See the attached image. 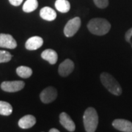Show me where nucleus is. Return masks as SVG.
<instances>
[{
    "mask_svg": "<svg viewBox=\"0 0 132 132\" xmlns=\"http://www.w3.org/2000/svg\"><path fill=\"white\" fill-rule=\"evenodd\" d=\"M74 69V63L70 59H66L59 66L58 73L62 77L70 75Z\"/></svg>",
    "mask_w": 132,
    "mask_h": 132,
    "instance_id": "7",
    "label": "nucleus"
},
{
    "mask_svg": "<svg viewBox=\"0 0 132 132\" xmlns=\"http://www.w3.org/2000/svg\"><path fill=\"white\" fill-rule=\"evenodd\" d=\"M43 44V40L42 38L39 36H34L29 38L25 43V47L27 50L33 51L38 49L40 48Z\"/></svg>",
    "mask_w": 132,
    "mask_h": 132,
    "instance_id": "11",
    "label": "nucleus"
},
{
    "mask_svg": "<svg viewBox=\"0 0 132 132\" xmlns=\"http://www.w3.org/2000/svg\"><path fill=\"white\" fill-rule=\"evenodd\" d=\"M112 126L120 131L132 132V123L125 119H116L112 122Z\"/></svg>",
    "mask_w": 132,
    "mask_h": 132,
    "instance_id": "9",
    "label": "nucleus"
},
{
    "mask_svg": "<svg viewBox=\"0 0 132 132\" xmlns=\"http://www.w3.org/2000/svg\"><path fill=\"white\" fill-rule=\"evenodd\" d=\"M100 79L102 85L108 90L109 93L118 96L122 94V87L113 76L106 72H104L100 76Z\"/></svg>",
    "mask_w": 132,
    "mask_h": 132,
    "instance_id": "2",
    "label": "nucleus"
},
{
    "mask_svg": "<svg viewBox=\"0 0 132 132\" xmlns=\"http://www.w3.org/2000/svg\"><path fill=\"white\" fill-rule=\"evenodd\" d=\"M57 91L53 87H48L45 88L40 94V98L44 104L52 103L57 98Z\"/></svg>",
    "mask_w": 132,
    "mask_h": 132,
    "instance_id": "6",
    "label": "nucleus"
},
{
    "mask_svg": "<svg viewBox=\"0 0 132 132\" xmlns=\"http://www.w3.org/2000/svg\"><path fill=\"white\" fill-rule=\"evenodd\" d=\"M40 15L43 19L52 21L55 20L57 18V13L55 10L49 7H44L40 11Z\"/></svg>",
    "mask_w": 132,
    "mask_h": 132,
    "instance_id": "13",
    "label": "nucleus"
},
{
    "mask_svg": "<svg viewBox=\"0 0 132 132\" xmlns=\"http://www.w3.org/2000/svg\"><path fill=\"white\" fill-rule=\"evenodd\" d=\"M81 27V19L79 17H75L68 21L64 28V34L66 37H73L78 32Z\"/></svg>",
    "mask_w": 132,
    "mask_h": 132,
    "instance_id": "4",
    "label": "nucleus"
},
{
    "mask_svg": "<svg viewBox=\"0 0 132 132\" xmlns=\"http://www.w3.org/2000/svg\"><path fill=\"white\" fill-rule=\"evenodd\" d=\"M17 46V43L9 34H0V47L13 49Z\"/></svg>",
    "mask_w": 132,
    "mask_h": 132,
    "instance_id": "8",
    "label": "nucleus"
},
{
    "mask_svg": "<svg viewBox=\"0 0 132 132\" xmlns=\"http://www.w3.org/2000/svg\"><path fill=\"white\" fill-rule=\"evenodd\" d=\"M41 57L44 60L48 61L51 65H54L57 62V53L53 49H46L41 54Z\"/></svg>",
    "mask_w": 132,
    "mask_h": 132,
    "instance_id": "14",
    "label": "nucleus"
},
{
    "mask_svg": "<svg viewBox=\"0 0 132 132\" xmlns=\"http://www.w3.org/2000/svg\"><path fill=\"white\" fill-rule=\"evenodd\" d=\"M60 131L57 129V128H51L50 130H49V132H59Z\"/></svg>",
    "mask_w": 132,
    "mask_h": 132,
    "instance_id": "23",
    "label": "nucleus"
},
{
    "mask_svg": "<svg viewBox=\"0 0 132 132\" xmlns=\"http://www.w3.org/2000/svg\"><path fill=\"white\" fill-rule=\"evenodd\" d=\"M95 5L98 8H106L109 5V0H93Z\"/></svg>",
    "mask_w": 132,
    "mask_h": 132,
    "instance_id": "20",
    "label": "nucleus"
},
{
    "mask_svg": "<svg viewBox=\"0 0 132 132\" xmlns=\"http://www.w3.org/2000/svg\"><path fill=\"white\" fill-rule=\"evenodd\" d=\"M60 122L61 125L68 131L73 132L75 131L76 125L71 118L65 112H62L60 115Z\"/></svg>",
    "mask_w": 132,
    "mask_h": 132,
    "instance_id": "10",
    "label": "nucleus"
},
{
    "mask_svg": "<svg viewBox=\"0 0 132 132\" xmlns=\"http://www.w3.org/2000/svg\"><path fill=\"white\" fill-rule=\"evenodd\" d=\"M38 0H27L24 2L22 9L25 13H31L38 8Z\"/></svg>",
    "mask_w": 132,
    "mask_h": 132,
    "instance_id": "16",
    "label": "nucleus"
},
{
    "mask_svg": "<svg viewBox=\"0 0 132 132\" xmlns=\"http://www.w3.org/2000/svg\"><path fill=\"white\" fill-rule=\"evenodd\" d=\"M87 28L92 34L101 36L109 32L111 29V24L106 19L96 18L90 20L87 24Z\"/></svg>",
    "mask_w": 132,
    "mask_h": 132,
    "instance_id": "1",
    "label": "nucleus"
},
{
    "mask_svg": "<svg viewBox=\"0 0 132 132\" xmlns=\"http://www.w3.org/2000/svg\"><path fill=\"white\" fill-rule=\"evenodd\" d=\"M36 123L35 118L31 115L27 114L21 118L19 121V126L23 129H27L29 128H32Z\"/></svg>",
    "mask_w": 132,
    "mask_h": 132,
    "instance_id": "12",
    "label": "nucleus"
},
{
    "mask_svg": "<svg viewBox=\"0 0 132 132\" xmlns=\"http://www.w3.org/2000/svg\"><path fill=\"white\" fill-rule=\"evenodd\" d=\"M23 1L24 0H9L10 3L12 5H13V6H15V7L16 6H19L23 2Z\"/></svg>",
    "mask_w": 132,
    "mask_h": 132,
    "instance_id": "22",
    "label": "nucleus"
},
{
    "mask_svg": "<svg viewBox=\"0 0 132 132\" xmlns=\"http://www.w3.org/2000/svg\"><path fill=\"white\" fill-rule=\"evenodd\" d=\"M125 39L128 43L132 44V27L129 29L125 34Z\"/></svg>",
    "mask_w": 132,
    "mask_h": 132,
    "instance_id": "21",
    "label": "nucleus"
},
{
    "mask_svg": "<svg viewBox=\"0 0 132 132\" xmlns=\"http://www.w3.org/2000/svg\"><path fill=\"white\" fill-rule=\"evenodd\" d=\"M13 56L10 52L7 51H3L0 50V63H4V62H7L11 60Z\"/></svg>",
    "mask_w": 132,
    "mask_h": 132,
    "instance_id": "19",
    "label": "nucleus"
},
{
    "mask_svg": "<svg viewBox=\"0 0 132 132\" xmlns=\"http://www.w3.org/2000/svg\"><path fill=\"white\" fill-rule=\"evenodd\" d=\"M55 7L59 12L65 13L70 10L71 4L68 0H56Z\"/></svg>",
    "mask_w": 132,
    "mask_h": 132,
    "instance_id": "15",
    "label": "nucleus"
},
{
    "mask_svg": "<svg viewBox=\"0 0 132 132\" xmlns=\"http://www.w3.org/2000/svg\"><path fill=\"white\" fill-rule=\"evenodd\" d=\"M83 122L85 131L94 132L98 125V115L96 110L93 107H89L85 110L83 115Z\"/></svg>",
    "mask_w": 132,
    "mask_h": 132,
    "instance_id": "3",
    "label": "nucleus"
},
{
    "mask_svg": "<svg viewBox=\"0 0 132 132\" xmlns=\"http://www.w3.org/2000/svg\"><path fill=\"white\" fill-rule=\"evenodd\" d=\"M16 73L21 78L27 79L32 74V70L27 66H19L16 69Z\"/></svg>",
    "mask_w": 132,
    "mask_h": 132,
    "instance_id": "17",
    "label": "nucleus"
},
{
    "mask_svg": "<svg viewBox=\"0 0 132 132\" xmlns=\"http://www.w3.org/2000/svg\"><path fill=\"white\" fill-rule=\"evenodd\" d=\"M13 112V107L8 102L0 101V114L9 116Z\"/></svg>",
    "mask_w": 132,
    "mask_h": 132,
    "instance_id": "18",
    "label": "nucleus"
},
{
    "mask_svg": "<svg viewBox=\"0 0 132 132\" xmlns=\"http://www.w3.org/2000/svg\"><path fill=\"white\" fill-rule=\"evenodd\" d=\"M25 86L22 81H7L1 84V89L7 93H15L21 90Z\"/></svg>",
    "mask_w": 132,
    "mask_h": 132,
    "instance_id": "5",
    "label": "nucleus"
}]
</instances>
